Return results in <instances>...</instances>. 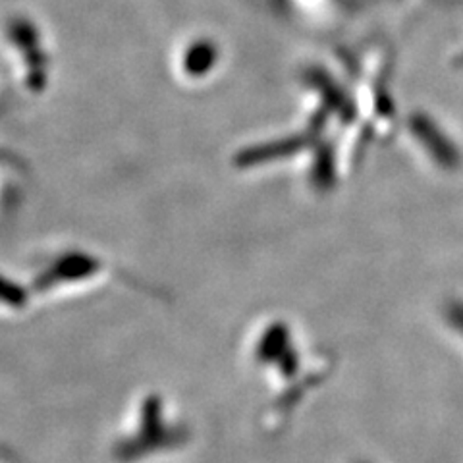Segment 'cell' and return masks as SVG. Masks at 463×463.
<instances>
[{
	"instance_id": "obj_1",
	"label": "cell",
	"mask_w": 463,
	"mask_h": 463,
	"mask_svg": "<svg viewBox=\"0 0 463 463\" xmlns=\"http://www.w3.org/2000/svg\"><path fill=\"white\" fill-rule=\"evenodd\" d=\"M410 129L423 145V149L430 155V158L444 170H456L461 165V155L456 147V143L450 141L440 126L434 122L430 116L417 112L410 116Z\"/></svg>"
},
{
	"instance_id": "obj_2",
	"label": "cell",
	"mask_w": 463,
	"mask_h": 463,
	"mask_svg": "<svg viewBox=\"0 0 463 463\" xmlns=\"http://www.w3.org/2000/svg\"><path fill=\"white\" fill-rule=\"evenodd\" d=\"M307 83L313 87V90L321 95L325 100L326 110L336 112L340 118L345 122H352L355 118V107L347 95L342 91V87L332 80L325 70L321 68H311L306 76Z\"/></svg>"
},
{
	"instance_id": "obj_3",
	"label": "cell",
	"mask_w": 463,
	"mask_h": 463,
	"mask_svg": "<svg viewBox=\"0 0 463 463\" xmlns=\"http://www.w3.org/2000/svg\"><path fill=\"white\" fill-rule=\"evenodd\" d=\"M307 143H309V137L306 134H301V136L272 141L267 145H259V147H255L251 151H245L241 155V163L243 165H260V163L280 161V158L298 155L299 151L306 149Z\"/></svg>"
},
{
	"instance_id": "obj_4",
	"label": "cell",
	"mask_w": 463,
	"mask_h": 463,
	"mask_svg": "<svg viewBox=\"0 0 463 463\" xmlns=\"http://www.w3.org/2000/svg\"><path fill=\"white\" fill-rule=\"evenodd\" d=\"M311 182L317 190L326 192L336 182V165H335V149L330 145H321L315 155V163L311 170Z\"/></svg>"
},
{
	"instance_id": "obj_5",
	"label": "cell",
	"mask_w": 463,
	"mask_h": 463,
	"mask_svg": "<svg viewBox=\"0 0 463 463\" xmlns=\"http://www.w3.org/2000/svg\"><path fill=\"white\" fill-rule=\"evenodd\" d=\"M288 344V328L284 325H277L272 326L265 340L260 342V347H259V355L260 357H277L284 352V347Z\"/></svg>"
},
{
	"instance_id": "obj_6",
	"label": "cell",
	"mask_w": 463,
	"mask_h": 463,
	"mask_svg": "<svg viewBox=\"0 0 463 463\" xmlns=\"http://www.w3.org/2000/svg\"><path fill=\"white\" fill-rule=\"evenodd\" d=\"M446 318L458 332L463 335V301H452L446 309Z\"/></svg>"
},
{
	"instance_id": "obj_7",
	"label": "cell",
	"mask_w": 463,
	"mask_h": 463,
	"mask_svg": "<svg viewBox=\"0 0 463 463\" xmlns=\"http://www.w3.org/2000/svg\"><path fill=\"white\" fill-rule=\"evenodd\" d=\"M461 61H463V54H461Z\"/></svg>"
}]
</instances>
